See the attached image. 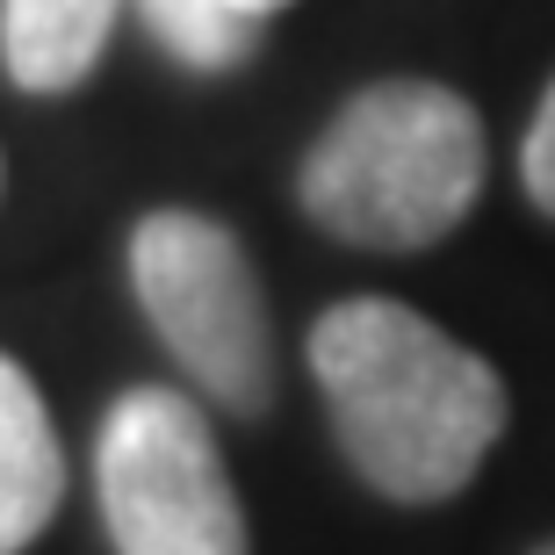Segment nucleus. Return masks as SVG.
<instances>
[{"label": "nucleus", "instance_id": "9", "mask_svg": "<svg viewBox=\"0 0 555 555\" xmlns=\"http://www.w3.org/2000/svg\"><path fill=\"white\" fill-rule=\"evenodd\" d=\"M238 15H253V22H268V15H282V8H296V0H231Z\"/></svg>", "mask_w": 555, "mask_h": 555}, {"label": "nucleus", "instance_id": "10", "mask_svg": "<svg viewBox=\"0 0 555 555\" xmlns=\"http://www.w3.org/2000/svg\"><path fill=\"white\" fill-rule=\"evenodd\" d=\"M534 555H555V541H541V548H534Z\"/></svg>", "mask_w": 555, "mask_h": 555}, {"label": "nucleus", "instance_id": "7", "mask_svg": "<svg viewBox=\"0 0 555 555\" xmlns=\"http://www.w3.org/2000/svg\"><path fill=\"white\" fill-rule=\"evenodd\" d=\"M173 65L188 73H238L260 51V22L238 15L231 0H130Z\"/></svg>", "mask_w": 555, "mask_h": 555}, {"label": "nucleus", "instance_id": "5", "mask_svg": "<svg viewBox=\"0 0 555 555\" xmlns=\"http://www.w3.org/2000/svg\"><path fill=\"white\" fill-rule=\"evenodd\" d=\"M65 498V454L22 361L0 353V555H22Z\"/></svg>", "mask_w": 555, "mask_h": 555}, {"label": "nucleus", "instance_id": "8", "mask_svg": "<svg viewBox=\"0 0 555 555\" xmlns=\"http://www.w3.org/2000/svg\"><path fill=\"white\" fill-rule=\"evenodd\" d=\"M519 188H527V203L555 224V80L541 94L534 124H527V144H519Z\"/></svg>", "mask_w": 555, "mask_h": 555}, {"label": "nucleus", "instance_id": "2", "mask_svg": "<svg viewBox=\"0 0 555 555\" xmlns=\"http://www.w3.org/2000/svg\"><path fill=\"white\" fill-rule=\"evenodd\" d=\"M483 195V116L440 80H369L296 166V203L361 253H426Z\"/></svg>", "mask_w": 555, "mask_h": 555}, {"label": "nucleus", "instance_id": "6", "mask_svg": "<svg viewBox=\"0 0 555 555\" xmlns=\"http://www.w3.org/2000/svg\"><path fill=\"white\" fill-rule=\"evenodd\" d=\"M124 0H0V65L22 94H73L102 65Z\"/></svg>", "mask_w": 555, "mask_h": 555}, {"label": "nucleus", "instance_id": "1", "mask_svg": "<svg viewBox=\"0 0 555 555\" xmlns=\"http://www.w3.org/2000/svg\"><path fill=\"white\" fill-rule=\"evenodd\" d=\"M347 469L390 505H448L505 440V375L426 310L347 296L304 339Z\"/></svg>", "mask_w": 555, "mask_h": 555}, {"label": "nucleus", "instance_id": "11", "mask_svg": "<svg viewBox=\"0 0 555 555\" xmlns=\"http://www.w3.org/2000/svg\"><path fill=\"white\" fill-rule=\"evenodd\" d=\"M0 181H8V159H0Z\"/></svg>", "mask_w": 555, "mask_h": 555}, {"label": "nucleus", "instance_id": "3", "mask_svg": "<svg viewBox=\"0 0 555 555\" xmlns=\"http://www.w3.org/2000/svg\"><path fill=\"white\" fill-rule=\"evenodd\" d=\"M130 296L173 369L231 418L274 404V325L246 238L209 209H144L130 224Z\"/></svg>", "mask_w": 555, "mask_h": 555}, {"label": "nucleus", "instance_id": "4", "mask_svg": "<svg viewBox=\"0 0 555 555\" xmlns=\"http://www.w3.org/2000/svg\"><path fill=\"white\" fill-rule=\"evenodd\" d=\"M94 498L116 555H246V505L188 390L138 383L102 412Z\"/></svg>", "mask_w": 555, "mask_h": 555}]
</instances>
